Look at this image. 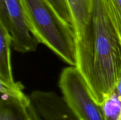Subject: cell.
<instances>
[{"mask_svg": "<svg viewBox=\"0 0 121 120\" xmlns=\"http://www.w3.org/2000/svg\"><path fill=\"white\" fill-rule=\"evenodd\" d=\"M121 120V118H119V120Z\"/></svg>", "mask_w": 121, "mask_h": 120, "instance_id": "obj_13", "label": "cell"}, {"mask_svg": "<svg viewBox=\"0 0 121 120\" xmlns=\"http://www.w3.org/2000/svg\"><path fill=\"white\" fill-rule=\"evenodd\" d=\"M57 12L65 21L73 26V18L66 0H49Z\"/></svg>", "mask_w": 121, "mask_h": 120, "instance_id": "obj_10", "label": "cell"}, {"mask_svg": "<svg viewBox=\"0 0 121 120\" xmlns=\"http://www.w3.org/2000/svg\"><path fill=\"white\" fill-rule=\"evenodd\" d=\"M30 32L70 66L76 67L74 28L58 14L49 0H21Z\"/></svg>", "mask_w": 121, "mask_h": 120, "instance_id": "obj_2", "label": "cell"}, {"mask_svg": "<svg viewBox=\"0 0 121 120\" xmlns=\"http://www.w3.org/2000/svg\"><path fill=\"white\" fill-rule=\"evenodd\" d=\"M76 67L99 105L121 78V35L112 0H92L83 33L76 40Z\"/></svg>", "mask_w": 121, "mask_h": 120, "instance_id": "obj_1", "label": "cell"}, {"mask_svg": "<svg viewBox=\"0 0 121 120\" xmlns=\"http://www.w3.org/2000/svg\"><path fill=\"white\" fill-rule=\"evenodd\" d=\"M59 87L64 100L79 120H105L102 107L92 97L76 67L69 66L63 69Z\"/></svg>", "mask_w": 121, "mask_h": 120, "instance_id": "obj_3", "label": "cell"}, {"mask_svg": "<svg viewBox=\"0 0 121 120\" xmlns=\"http://www.w3.org/2000/svg\"><path fill=\"white\" fill-rule=\"evenodd\" d=\"M28 96L27 120H79L63 98L54 92L36 90Z\"/></svg>", "mask_w": 121, "mask_h": 120, "instance_id": "obj_4", "label": "cell"}, {"mask_svg": "<svg viewBox=\"0 0 121 120\" xmlns=\"http://www.w3.org/2000/svg\"><path fill=\"white\" fill-rule=\"evenodd\" d=\"M73 18L76 38L83 33L92 9V0H66Z\"/></svg>", "mask_w": 121, "mask_h": 120, "instance_id": "obj_8", "label": "cell"}, {"mask_svg": "<svg viewBox=\"0 0 121 120\" xmlns=\"http://www.w3.org/2000/svg\"><path fill=\"white\" fill-rule=\"evenodd\" d=\"M112 2L116 21L121 35V0H112Z\"/></svg>", "mask_w": 121, "mask_h": 120, "instance_id": "obj_11", "label": "cell"}, {"mask_svg": "<svg viewBox=\"0 0 121 120\" xmlns=\"http://www.w3.org/2000/svg\"><path fill=\"white\" fill-rule=\"evenodd\" d=\"M12 38L9 31L0 24V84L8 88H14L21 84L15 82L11 64V45Z\"/></svg>", "mask_w": 121, "mask_h": 120, "instance_id": "obj_6", "label": "cell"}, {"mask_svg": "<svg viewBox=\"0 0 121 120\" xmlns=\"http://www.w3.org/2000/svg\"><path fill=\"white\" fill-rule=\"evenodd\" d=\"M114 91L116 93H117L119 96H121V78L119 81H118V84H117V86L114 89Z\"/></svg>", "mask_w": 121, "mask_h": 120, "instance_id": "obj_12", "label": "cell"}, {"mask_svg": "<svg viewBox=\"0 0 121 120\" xmlns=\"http://www.w3.org/2000/svg\"><path fill=\"white\" fill-rule=\"evenodd\" d=\"M8 15V28L14 49L19 52H34L39 41L30 32L21 0H4Z\"/></svg>", "mask_w": 121, "mask_h": 120, "instance_id": "obj_5", "label": "cell"}, {"mask_svg": "<svg viewBox=\"0 0 121 120\" xmlns=\"http://www.w3.org/2000/svg\"><path fill=\"white\" fill-rule=\"evenodd\" d=\"M101 107L105 120H118L121 117V96L114 91Z\"/></svg>", "mask_w": 121, "mask_h": 120, "instance_id": "obj_9", "label": "cell"}, {"mask_svg": "<svg viewBox=\"0 0 121 120\" xmlns=\"http://www.w3.org/2000/svg\"><path fill=\"white\" fill-rule=\"evenodd\" d=\"M30 102L29 96H15L1 94L0 120H27V107Z\"/></svg>", "mask_w": 121, "mask_h": 120, "instance_id": "obj_7", "label": "cell"}]
</instances>
